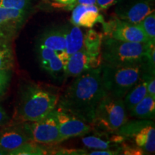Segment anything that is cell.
<instances>
[{
  "instance_id": "cell-1",
  "label": "cell",
  "mask_w": 155,
  "mask_h": 155,
  "mask_svg": "<svg viewBox=\"0 0 155 155\" xmlns=\"http://www.w3.org/2000/svg\"><path fill=\"white\" fill-rule=\"evenodd\" d=\"M101 67L90 68L75 77L59 98L58 110L91 125L97 106L106 94L102 86Z\"/></svg>"
},
{
  "instance_id": "cell-2",
  "label": "cell",
  "mask_w": 155,
  "mask_h": 155,
  "mask_svg": "<svg viewBox=\"0 0 155 155\" xmlns=\"http://www.w3.org/2000/svg\"><path fill=\"white\" fill-rule=\"evenodd\" d=\"M59 97L40 85L25 82L19 90L14 118L17 121H36L57 108Z\"/></svg>"
},
{
  "instance_id": "cell-3",
  "label": "cell",
  "mask_w": 155,
  "mask_h": 155,
  "mask_svg": "<svg viewBox=\"0 0 155 155\" xmlns=\"http://www.w3.org/2000/svg\"><path fill=\"white\" fill-rule=\"evenodd\" d=\"M150 43L124 42L104 37L101 49L102 63L111 65L144 64ZM155 44V43H154Z\"/></svg>"
},
{
  "instance_id": "cell-4",
  "label": "cell",
  "mask_w": 155,
  "mask_h": 155,
  "mask_svg": "<svg viewBox=\"0 0 155 155\" xmlns=\"http://www.w3.org/2000/svg\"><path fill=\"white\" fill-rule=\"evenodd\" d=\"M143 71V64L111 65L102 63L101 78L106 94L123 99L127 92L138 82Z\"/></svg>"
},
{
  "instance_id": "cell-5",
  "label": "cell",
  "mask_w": 155,
  "mask_h": 155,
  "mask_svg": "<svg viewBox=\"0 0 155 155\" xmlns=\"http://www.w3.org/2000/svg\"><path fill=\"white\" fill-rule=\"evenodd\" d=\"M31 12V0H0V40L12 42Z\"/></svg>"
},
{
  "instance_id": "cell-6",
  "label": "cell",
  "mask_w": 155,
  "mask_h": 155,
  "mask_svg": "<svg viewBox=\"0 0 155 155\" xmlns=\"http://www.w3.org/2000/svg\"><path fill=\"white\" fill-rule=\"evenodd\" d=\"M127 112L123 99L106 94L97 106L91 125L106 132L115 134L127 121Z\"/></svg>"
},
{
  "instance_id": "cell-7",
  "label": "cell",
  "mask_w": 155,
  "mask_h": 155,
  "mask_svg": "<svg viewBox=\"0 0 155 155\" xmlns=\"http://www.w3.org/2000/svg\"><path fill=\"white\" fill-rule=\"evenodd\" d=\"M19 123L30 141L45 145H55L64 141L58 129L55 109L38 121Z\"/></svg>"
},
{
  "instance_id": "cell-8",
  "label": "cell",
  "mask_w": 155,
  "mask_h": 155,
  "mask_svg": "<svg viewBox=\"0 0 155 155\" xmlns=\"http://www.w3.org/2000/svg\"><path fill=\"white\" fill-rule=\"evenodd\" d=\"M104 37L112 38L124 42L150 43V41L142 30L137 24L127 22L119 18L102 23Z\"/></svg>"
},
{
  "instance_id": "cell-9",
  "label": "cell",
  "mask_w": 155,
  "mask_h": 155,
  "mask_svg": "<svg viewBox=\"0 0 155 155\" xmlns=\"http://www.w3.org/2000/svg\"><path fill=\"white\" fill-rule=\"evenodd\" d=\"M154 0H118L114 7L117 18L138 24L145 17L154 11Z\"/></svg>"
},
{
  "instance_id": "cell-10",
  "label": "cell",
  "mask_w": 155,
  "mask_h": 155,
  "mask_svg": "<svg viewBox=\"0 0 155 155\" xmlns=\"http://www.w3.org/2000/svg\"><path fill=\"white\" fill-rule=\"evenodd\" d=\"M55 115L60 134L63 141L73 137H83L93 130L92 125L72 114L55 109Z\"/></svg>"
},
{
  "instance_id": "cell-11",
  "label": "cell",
  "mask_w": 155,
  "mask_h": 155,
  "mask_svg": "<svg viewBox=\"0 0 155 155\" xmlns=\"http://www.w3.org/2000/svg\"><path fill=\"white\" fill-rule=\"evenodd\" d=\"M36 54L40 67L55 80L64 78V65L57 52L36 45Z\"/></svg>"
},
{
  "instance_id": "cell-12",
  "label": "cell",
  "mask_w": 155,
  "mask_h": 155,
  "mask_svg": "<svg viewBox=\"0 0 155 155\" xmlns=\"http://www.w3.org/2000/svg\"><path fill=\"white\" fill-rule=\"evenodd\" d=\"M30 139L25 133L20 123L9 124L0 127V148L9 152L25 144Z\"/></svg>"
},
{
  "instance_id": "cell-13",
  "label": "cell",
  "mask_w": 155,
  "mask_h": 155,
  "mask_svg": "<svg viewBox=\"0 0 155 155\" xmlns=\"http://www.w3.org/2000/svg\"><path fill=\"white\" fill-rule=\"evenodd\" d=\"M99 10L96 5H78L73 10L71 18V24L87 28H93L98 22L102 24L104 19Z\"/></svg>"
},
{
  "instance_id": "cell-14",
  "label": "cell",
  "mask_w": 155,
  "mask_h": 155,
  "mask_svg": "<svg viewBox=\"0 0 155 155\" xmlns=\"http://www.w3.org/2000/svg\"><path fill=\"white\" fill-rule=\"evenodd\" d=\"M103 38L104 35L92 29L84 35L83 48L91 57V68H96L101 66V49Z\"/></svg>"
},
{
  "instance_id": "cell-15",
  "label": "cell",
  "mask_w": 155,
  "mask_h": 155,
  "mask_svg": "<svg viewBox=\"0 0 155 155\" xmlns=\"http://www.w3.org/2000/svg\"><path fill=\"white\" fill-rule=\"evenodd\" d=\"M90 68L91 57L83 48L76 53L69 55L64 67V78H75Z\"/></svg>"
},
{
  "instance_id": "cell-16",
  "label": "cell",
  "mask_w": 155,
  "mask_h": 155,
  "mask_svg": "<svg viewBox=\"0 0 155 155\" xmlns=\"http://www.w3.org/2000/svg\"><path fill=\"white\" fill-rule=\"evenodd\" d=\"M36 45L50 48L57 53L65 50V38L61 26L45 30L38 35Z\"/></svg>"
},
{
  "instance_id": "cell-17",
  "label": "cell",
  "mask_w": 155,
  "mask_h": 155,
  "mask_svg": "<svg viewBox=\"0 0 155 155\" xmlns=\"http://www.w3.org/2000/svg\"><path fill=\"white\" fill-rule=\"evenodd\" d=\"M62 30L65 38V51L68 55L76 53L83 48L84 34L80 27L73 24L62 25Z\"/></svg>"
},
{
  "instance_id": "cell-18",
  "label": "cell",
  "mask_w": 155,
  "mask_h": 155,
  "mask_svg": "<svg viewBox=\"0 0 155 155\" xmlns=\"http://www.w3.org/2000/svg\"><path fill=\"white\" fill-rule=\"evenodd\" d=\"M135 145L141 149L145 154H153L155 152L154 124L144 127L133 137Z\"/></svg>"
},
{
  "instance_id": "cell-19",
  "label": "cell",
  "mask_w": 155,
  "mask_h": 155,
  "mask_svg": "<svg viewBox=\"0 0 155 155\" xmlns=\"http://www.w3.org/2000/svg\"><path fill=\"white\" fill-rule=\"evenodd\" d=\"M147 95L146 79L141 74L138 82L131 88L126 96L124 97L123 101L127 111H129L139 101Z\"/></svg>"
},
{
  "instance_id": "cell-20",
  "label": "cell",
  "mask_w": 155,
  "mask_h": 155,
  "mask_svg": "<svg viewBox=\"0 0 155 155\" xmlns=\"http://www.w3.org/2000/svg\"><path fill=\"white\" fill-rule=\"evenodd\" d=\"M129 112L131 116L138 119H154L155 97L147 94Z\"/></svg>"
},
{
  "instance_id": "cell-21",
  "label": "cell",
  "mask_w": 155,
  "mask_h": 155,
  "mask_svg": "<svg viewBox=\"0 0 155 155\" xmlns=\"http://www.w3.org/2000/svg\"><path fill=\"white\" fill-rule=\"evenodd\" d=\"M151 124H154V121H152V120L138 119L127 121L124 124L122 125L118 129V131L115 134L121 135L122 137H125L127 139L133 138L141 129Z\"/></svg>"
},
{
  "instance_id": "cell-22",
  "label": "cell",
  "mask_w": 155,
  "mask_h": 155,
  "mask_svg": "<svg viewBox=\"0 0 155 155\" xmlns=\"http://www.w3.org/2000/svg\"><path fill=\"white\" fill-rule=\"evenodd\" d=\"M53 149L48 150L46 147H42L41 144L28 141L25 144L9 152V155H43L52 154Z\"/></svg>"
},
{
  "instance_id": "cell-23",
  "label": "cell",
  "mask_w": 155,
  "mask_h": 155,
  "mask_svg": "<svg viewBox=\"0 0 155 155\" xmlns=\"http://www.w3.org/2000/svg\"><path fill=\"white\" fill-rule=\"evenodd\" d=\"M15 55L12 42L0 40V71L13 70Z\"/></svg>"
},
{
  "instance_id": "cell-24",
  "label": "cell",
  "mask_w": 155,
  "mask_h": 155,
  "mask_svg": "<svg viewBox=\"0 0 155 155\" xmlns=\"http://www.w3.org/2000/svg\"><path fill=\"white\" fill-rule=\"evenodd\" d=\"M81 141L83 144L89 149H94L95 150H109L119 146L110 139L102 138L100 136H88L81 139Z\"/></svg>"
},
{
  "instance_id": "cell-25",
  "label": "cell",
  "mask_w": 155,
  "mask_h": 155,
  "mask_svg": "<svg viewBox=\"0 0 155 155\" xmlns=\"http://www.w3.org/2000/svg\"><path fill=\"white\" fill-rule=\"evenodd\" d=\"M142 30L150 42L155 43V14L154 11L137 24Z\"/></svg>"
},
{
  "instance_id": "cell-26",
  "label": "cell",
  "mask_w": 155,
  "mask_h": 155,
  "mask_svg": "<svg viewBox=\"0 0 155 155\" xmlns=\"http://www.w3.org/2000/svg\"><path fill=\"white\" fill-rule=\"evenodd\" d=\"M12 76V70H4L0 71V98L3 96L10 85Z\"/></svg>"
},
{
  "instance_id": "cell-27",
  "label": "cell",
  "mask_w": 155,
  "mask_h": 155,
  "mask_svg": "<svg viewBox=\"0 0 155 155\" xmlns=\"http://www.w3.org/2000/svg\"><path fill=\"white\" fill-rule=\"evenodd\" d=\"M121 147V154H129V155H140L146 154L145 152L141 149L136 145H129L127 144H123Z\"/></svg>"
},
{
  "instance_id": "cell-28",
  "label": "cell",
  "mask_w": 155,
  "mask_h": 155,
  "mask_svg": "<svg viewBox=\"0 0 155 155\" xmlns=\"http://www.w3.org/2000/svg\"><path fill=\"white\" fill-rule=\"evenodd\" d=\"M86 150H68V149H58L53 150L52 154H67V155H83L87 154Z\"/></svg>"
},
{
  "instance_id": "cell-29",
  "label": "cell",
  "mask_w": 155,
  "mask_h": 155,
  "mask_svg": "<svg viewBox=\"0 0 155 155\" xmlns=\"http://www.w3.org/2000/svg\"><path fill=\"white\" fill-rule=\"evenodd\" d=\"M87 154L90 155H114V154H121V147H118L117 150H94L91 152L88 153Z\"/></svg>"
},
{
  "instance_id": "cell-30",
  "label": "cell",
  "mask_w": 155,
  "mask_h": 155,
  "mask_svg": "<svg viewBox=\"0 0 155 155\" xmlns=\"http://www.w3.org/2000/svg\"><path fill=\"white\" fill-rule=\"evenodd\" d=\"M118 0H96V5L99 9H107L115 5Z\"/></svg>"
},
{
  "instance_id": "cell-31",
  "label": "cell",
  "mask_w": 155,
  "mask_h": 155,
  "mask_svg": "<svg viewBox=\"0 0 155 155\" xmlns=\"http://www.w3.org/2000/svg\"><path fill=\"white\" fill-rule=\"evenodd\" d=\"M9 121V116L2 106H0V127L7 124Z\"/></svg>"
},
{
  "instance_id": "cell-32",
  "label": "cell",
  "mask_w": 155,
  "mask_h": 155,
  "mask_svg": "<svg viewBox=\"0 0 155 155\" xmlns=\"http://www.w3.org/2000/svg\"><path fill=\"white\" fill-rule=\"evenodd\" d=\"M78 5H96V0H77Z\"/></svg>"
},
{
  "instance_id": "cell-33",
  "label": "cell",
  "mask_w": 155,
  "mask_h": 155,
  "mask_svg": "<svg viewBox=\"0 0 155 155\" xmlns=\"http://www.w3.org/2000/svg\"><path fill=\"white\" fill-rule=\"evenodd\" d=\"M56 1L63 5H72L76 0H56Z\"/></svg>"
},
{
  "instance_id": "cell-34",
  "label": "cell",
  "mask_w": 155,
  "mask_h": 155,
  "mask_svg": "<svg viewBox=\"0 0 155 155\" xmlns=\"http://www.w3.org/2000/svg\"><path fill=\"white\" fill-rule=\"evenodd\" d=\"M8 154V152H6L5 150H2V148H0V155H7Z\"/></svg>"
}]
</instances>
